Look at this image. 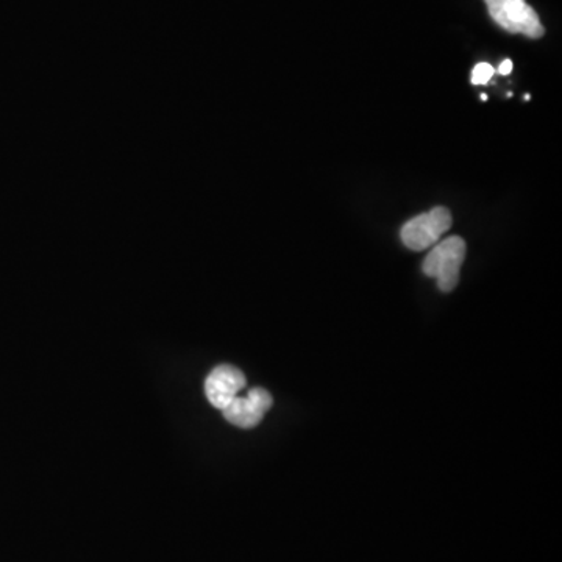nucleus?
I'll return each mask as SVG.
<instances>
[{
	"instance_id": "1",
	"label": "nucleus",
	"mask_w": 562,
	"mask_h": 562,
	"mask_svg": "<svg viewBox=\"0 0 562 562\" xmlns=\"http://www.w3.org/2000/svg\"><path fill=\"white\" fill-rule=\"evenodd\" d=\"M464 258V239L460 236H450L432 247L422 265V271L430 279L438 280L439 290L450 292L458 286Z\"/></svg>"
},
{
	"instance_id": "2",
	"label": "nucleus",
	"mask_w": 562,
	"mask_h": 562,
	"mask_svg": "<svg viewBox=\"0 0 562 562\" xmlns=\"http://www.w3.org/2000/svg\"><path fill=\"white\" fill-rule=\"evenodd\" d=\"M490 16L503 31L520 33L531 40L543 36V29L538 13L525 0H484Z\"/></svg>"
},
{
	"instance_id": "3",
	"label": "nucleus",
	"mask_w": 562,
	"mask_h": 562,
	"mask_svg": "<svg viewBox=\"0 0 562 562\" xmlns=\"http://www.w3.org/2000/svg\"><path fill=\"white\" fill-rule=\"evenodd\" d=\"M452 214L443 206H436L428 213L419 214L402 227V243L413 251L430 249L443 233L452 227Z\"/></svg>"
},
{
	"instance_id": "4",
	"label": "nucleus",
	"mask_w": 562,
	"mask_h": 562,
	"mask_svg": "<svg viewBox=\"0 0 562 562\" xmlns=\"http://www.w3.org/2000/svg\"><path fill=\"white\" fill-rule=\"evenodd\" d=\"M273 398L271 392L265 387H251L244 397L233 398L227 408L222 409L225 420L235 427L250 430L258 427L265 419L266 413L272 408Z\"/></svg>"
},
{
	"instance_id": "5",
	"label": "nucleus",
	"mask_w": 562,
	"mask_h": 562,
	"mask_svg": "<svg viewBox=\"0 0 562 562\" xmlns=\"http://www.w3.org/2000/svg\"><path fill=\"white\" fill-rule=\"evenodd\" d=\"M246 375L232 364H221L205 380V395L216 409H225L239 392L246 390Z\"/></svg>"
},
{
	"instance_id": "6",
	"label": "nucleus",
	"mask_w": 562,
	"mask_h": 562,
	"mask_svg": "<svg viewBox=\"0 0 562 562\" xmlns=\"http://www.w3.org/2000/svg\"><path fill=\"white\" fill-rule=\"evenodd\" d=\"M492 77H494V68L490 63H480L472 70V83L473 85H486L490 83Z\"/></svg>"
},
{
	"instance_id": "7",
	"label": "nucleus",
	"mask_w": 562,
	"mask_h": 562,
	"mask_svg": "<svg viewBox=\"0 0 562 562\" xmlns=\"http://www.w3.org/2000/svg\"><path fill=\"white\" fill-rule=\"evenodd\" d=\"M513 70V61L512 60H505L502 61L501 68H498V72L502 74V76H509Z\"/></svg>"
}]
</instances>
